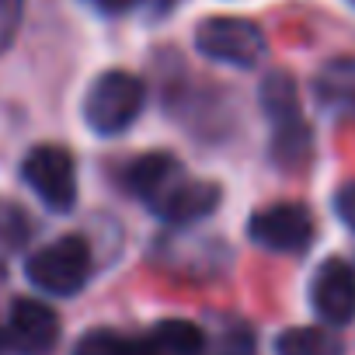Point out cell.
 <instances>
[{
  "mask_svg": "<svg viewBox=\"0 0 355 355\" xmlns=\"http://www.w3.org/2000/svg\"><path fill=\"white\" fill-rule=\"evenodd\" d=\"M146 105V84L129 70H105L84 94V122L98 136L125 132Z\"/></svg>",
  "mask_w": 355,
  "mask_h": 355,
  "instance_id": "1",
  "label": "cell"
},
{
  "mask_svg": "<svg viewBox=\"0 0 355 355\" xmlns=\"http://www.w3.org/2000/svg\"><path fill=\"white\" fill-rule=\"evenodd\" d=\"M91 248L84 237L67 234L46 248H39L28 261H25V275L35 289L49 293V296H73L87 286L91 279Z\"/></svg>",
  "mask_w": 355,
  "mask_h": 355,
  "instance_id": "2",
  "label": "cell"
},
{
  "mask_svg": "<svg viewBox=\"0 0 355 355\" xmlns=\"http://www.w3.org/2000/svg\"><path fill=\"white\" fill-rule=\"evenodd\" d=\"M196 49L220 67L251 70L265 56V32L248 18L220 15V18H206L196 28Z\"/></svg>",
  "mask_w": 355,
  "mask_h": 355,
  "instance_id": "3",
  "label": "cell"
},
{
  "mask_svg": "<svg viewBox=\"0 0 355 355\" xmlns=\"http://www.w3.org/2000/svg\"><path fill=\"white\" fill-rule=\"evenodd\" d=\"M21 178L25 185L53 209V213H70L77 202V164L67 146L42 143L25 153L21 160Z\"/></svg>",
  "mask_w": 355,
  "mask_h": 355,
  "instance_id": "4",
  "label": "cell"
},
{
  "mask_svg": "<svg viewBox=\"0 0 355 355\" xmlns=\"http://www.w3.org/2000/svg\"><path fill=\"white\" fill-rule=\"evenodd\" d=\"M248 237L275 254H303L313 237V213L303 202H272L248 220Z\"/></svg>",
  "mask_w": 355,
  "mask_h": 355,
  "instance_id": "5",
  "label": "cell"
},
{
  "mask_svg": "<svg viewBox=\"0 0 355 355\" xmlns=\"http://www.w3.org/2000/svg\"><path fill=\"white\" fill-rule=\"evenodd\" d=\"M8 345L18 355H49L60 345V317L42 300H15L8 317Z\"/></svg>",
  "mask_w": 355,
  "mask_h": 355,
  "instance_id": "6",
  "label": "cell"
},
{
  "mask_svg": "<svg viewBox=\"0 0 355 355\" xmlns=\"http://www.w3.org/2000/svg\"><path fill=\"white\" fill-rule=\"evenodd\" d=\"M310 303H313V313L324 324L345 327L355 317V268L341 258H327L313 272Z\"/></svg>",
  "mask_w": 355,
  "mask_h": 355,
  "instance_id": "7",
  "label": "cell"
},
{
  "mask_svg": "<svg viewBox=\"0 0 355 355\" xmlns=\"http://www.w3.org/2000/svg\"><path fill=\"white\" fill-rule=\"evenodd\" d=\"M185 178V167L178 164V157L171 153H160V150H150V153H139L125 164L122 171V185L132 199H139L150 213L171 196V189Z\"/></svg>",
  "mask_w": 355,
  "mask_h": 355,
  "instance_id": "8",
  "label": "cell"
},
{
  "mask_svg": "<svg viewBox=\"0 0 355 355\" xmlns=\"http://www.w3.org/2000/svg\"><path fill=\"white\" fill-rule=\"evenodd\" d=\"M220 199H223L220 185L199 182V178H189V174H185L153 213H157L160 220L174 223V227H189V223H199V220L213 216L216 206H220Z\"/></svg>",
  "mask_w": 355,
  "mask_h": 355,
  "instance_id": "9",
  "label": "cell"
},
{
  "mask_svg": "<svg viewBox=\"0 0 355 355\" xmlns=\"http://www.w3.org/2000/svg\"><path fill=\"white\" fill-rule=\"evenodd\" d=\"M313 91L331 108H355V56H334L317 70Z\"/></svg>",
  "mask_w": 355,
  "mask_h": 355,
  "instance_id": "10",
  "label": "cell"
},
{
  "mask_svg": "<svg viewBox=\"0 0 355 355\" xmlns=\"http://www.w3.org/2000/svg\"><path fill=\"white\" fill-rule=\"evenodd\" d=\"M261 108L268 115L272 125L293 122L300 119V94H296V80L286 70H272L261 80Z\"/></svg>",
  "mask_w": 355,
  "mask_h": 355,
  "instance_id": "11",
  "label": "cell"
},
{
  "mask_svg": "<svg viewBox=\"0 0 355 355\" xmlns=\"http://www.w3.org/2000/svg\"><path fill=\"white\" fill-rule=\"evenodd\" d=\"M150 341L157 345L160 355H202L206 348V334L199 324L192 320H160L153 331H150Z\"/></svg>",
  "mask_w": 355,
  "mask_h": 355,
  "instance_id": "12",
  "label": "cell"
},
{
  "mask_svg": "<svg viewBox=\"0 0 355 355\" xmlns=\"http://www.w3.org/2000/svg\"><path fill=\"white\" fill-rule=\"evenodd\" d=\"M341 341L327 327H289L275 338V355H341Z\"/></svg>",
  "mask_w": 355,
  "mask_h": 355,
  "instance_id": "13",
  "label": "cell"
},
{
  "mask_svg": "<svg viewBox=\"0 0 355 355\" xmlns=\"http://www.w3.org/2000/svg\"><path fill=\"white\" fill-rule=\"evenodd\" d=\"M310 125H306V119L300 115V119H293V122H282V125H275V139H272V157L282 164V167H289V171H296L300 164H306V157H310Z\"/></svg>",
  "mask_w": 355,
  "mask_h": 355,
  "instance_id": "14",
  "label": "cell"
},
{
  "mask_svg": "<svg viewBox=\"0 0 355 355\" xmlns=\"http://www.w3.org/2000/svg\"><path fill=\"white\" fill-rule=\"evenodd\" d=\"M73 355H136V341H129V338H122L108 327H98V331H87L77 341Z\"/></svg>",
  "mask_w": 355,
  "mask_h": 355,
  "instance_id": "15",
  "label": "cell"
},
{
  "mask_svg": "<svg viewBox=\"0 0 355 355\" xmlns=\"http://www.w3.org/2000/svg\"><path fill=\"white\" fill-rule=\"evenodd\" d=\"M21 15H25V0H0V53L15 42L21 28Z\"/></svg>",
  "mask_w": 355,
  "mask_h": 355,
  "instance_id": "16",
  "label": "cell"
},
{
  "mask_svg": "<svg viewBox=\"0 0 355 355\" xmlns=\"http://www.w3.org/2000/svg\"><path fill=\"white\" fill-rule=\"evenodd\" d=\"M91 4H94L98 11H105V15H125V11L143 8V4H150L153 11H164L171 0H91Z\"/></svg>",
  "mask_w": 355,
  "mask_h": 355,
  "instance_id": "17",
  "label": "cell"
},
{
  "mask_svg": "<svg viewBox=\"0 0 355 355\" xmlns=\"http://www.w3.org/2000/svg\"><path fill=\"white\" fill-rule=\"evenodd\" d=\"M334 213L348 230H355V182L341 185V192L334 196Z\"/></svg>",
  "mask_w": 355,
  "mask_h": 355,
  "instance_id": "18",
  "label": "cell"
},
{
  "mask_svg": "<svg viewBox=\"0 0 355 355\" xmlns=\"http://www.w3.org/2000/svg\"><path fill=\"white\" fill-rule=\"evenodd\" d=\"M4 345H8V331H4V327H0V348H4Z\"/></svg>",
  "mask_w": 355,
  "mask_h": 355,
  "instance_id": "19",
  "label": "cell"
},
{
  "mask_svg": "<svg viewBox=\"0 0 355 355\" xmlns=\"http://www.w3.org/2000/svg\"><path fill=\"white\" fill-rule=\"evenodd\" d=\"M348 4H355V0H348Z\"/></svg>",
  "mask_w": 355,
  "mask_h": 355,
  "instance_id": "20",
  "label": "cell"
}]
</instances>
